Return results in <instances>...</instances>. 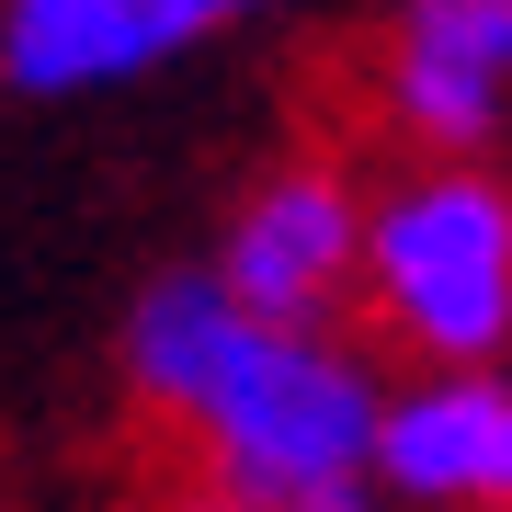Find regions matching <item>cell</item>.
<instances>
[{
    "label": "cell",
    "instance_id": "8992f818",
    "mask_svg": "<svg viewBox=\"0 0 512 512\" xmlns=\"http://www.w3.org/2000/svg\"><path fill=\"white\" fill-rule=\"evenodd\" d=\"M353 251H365V194H353V171L285 160L274 183H251V205L228 217L205 274H217L239 308H262V319H342Z\"/></svg>",
    "mask_w": 512,
    "mask_h": 512
},
{
    "label": "cell",
    "instance_id": "6da1fadb",
    "mask_svg": "<svg viewBox=\"0 0 512 512\" xmlns=\"http://www.w3.org/2000/svg\"><path fill=\"white\" fill-rule=\"evenodd\" d=\"M126 376L194 433L205 478L262 512L365 478L376 376L330 319H262L217 274H160L126 308Z\"/></svg>",
    "mask_w": 512,
    "mask_h": 512
},
{
    "label": "cell",
    "instance_id": "3957f363",
    "mask_svg": "<svg viewBox=\"0 0 512 512\" xmlns=\"http://www.w3.org/2000/svg\"><path fill=\"white\" fill-rule=\"evenodd\" d=\"M365 490L410 501V512H501L512 501V387H501V365H433L410 387H376Z\"/></svg>",
    "mask_w": 512,
    "mask_h": 512
},
{
    "label": "cell",
    "instance_id": "52a82bcc",
    "mask_svg": "<svg viewBox=\"0 0 512 512\" xmlns=\"http://www.w3.org/2000/svg\"><path fill=\"white\" fill-rule=\"evenodd\" d=\"M160 512H262V501H239V490H217V478H194V490H171Z\"/></svg>",
    "mask_w": 512,
    "mask_h": 512
},
{
    "label": "cell",
    "instance_id": "277c9868",
    "mask_svg": "<svg viewBox=\"0 0 512 512\" xmlns=\"http://www.w3.org/2000/svg\"><path fill=\"white\" fill-rule=\"evenodd\" d=\"M262 0H0V80L23 103L126 92L171 57L239 35Z\"/></svg>",
    "mask_w": 512,
    "mask_h": 512
},
{
    "label": "cell",
    "instance_id": "5b68a950",
    "mask_svg": "<svg viewBox=\"0 0 512 512\" xmlns=\"http://www.w3.org/2000/svg\"><path fill=\"white\" fill-rule=\"evenodd\" d=\"M376 103L433 160H490L512 114V0H399L387 57H376Z\"/></svg>",
    "mask_w": 512,
    "mask_h": 512
},
{
    "label": "cell",
    "instance_id": "7a4b0ae2",
    "mask_svg": "<svg viewBox=\"0 0 512 512\" xmlns=\"http://www.w3.org/2000/svg\"><path fill=\"white\" fill-rule=\"evenodd\" d=\"M353 296L421 365H501L512 330V194L490 160H421L410 183L365 194Z\"/></svg>",
    "mask_w": 512,
    "mask_h": 512
}]
</instances>
